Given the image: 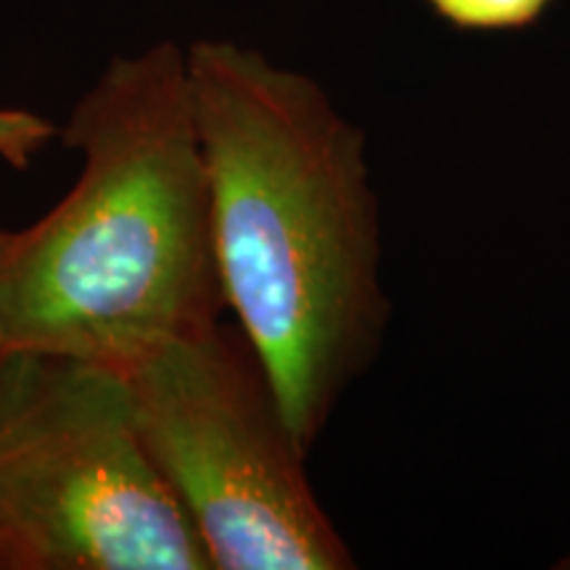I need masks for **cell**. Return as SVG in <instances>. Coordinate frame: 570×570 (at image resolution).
Masks as SVG:
<instances>
[{
	"label": "cell",
	"instance_id": "obj_1",
	"mask_svg": "<svg viewBox=\"0 0 570 570\" xmlns=\"http://www.w3.org/2000/svg\"><path fill=\"white\" fill-rule=\"evenodd\" d=\"M185 59L225 304L309 454L389 315L365 135L254 48L196 40Z\"/></svg>",
	"mask_w": 570,
	"mask_h": 570
},
{
	"label": "cell",
	"instance_id": "obj_2",
	"mask_svg": "<svg viewBox=\"0 0 570 570\" xmlns=\"http://www.w3.org/2000/svg\"><path fill=\"white\" fill-rule=\"evenodd\" d=\"M59 135L82 169L46 217L0 233V354L119 367L219 323L227 304L183 48L114 56Z\"/></svg>",
	"mask_w": 570,
	"mask_h": 570
},
{
	"label": "cell",
	"instance_id": "obj_3",
	"mask_svg": "<svg viewBox=\"0 0 570 570\" xmlns=\"http://www.w3.org/2000/svg\"><path fill=\"white\" fill-rule=\"evenodd\" d=\"M114 370L135 433L214 570L354 568L240 327L214 323Z\"/></svg>",
	"mask_w": 570,
	"mask_h": 570
},
{
	"label": "cell",
	"instance_id": "obj_4",
	"mask_svg": "<svg viewBox=\"0 0 570 570\" xmlns=\"http://www.w3.org/2000/svg\"><path fill=\"white\" fill-rule=\"evenodd\" d=\"M0 570H214L114 367L0 354Z\"/></svg>",
	"mask_w": 570,
	"mask_h": 570
},
{
	"label": "cell",
	"instance_id": "obj_5",
	"mask_svg": "<svg viewBox=\"0 0 570 570\" xmlns=\"http://www.w3.org/2000/svg\"><path fill=\"white\" fill-rule=\"evenodd\" d=\"M446 24L468 32L525 30L544 17L554 0H425Z\"/></svg>",
	"mask_w": 570,
	"mask_h": 570
},
{
	"label": "cell",
	"instance_id": "obj_6",
	"mask_svg": "<svg viewBox=\"0 0 570 570\" xmlns=\"http://www.w3.org/2000/svg\"><path fill=\"white\" fill-rule=\"evenodd\" d=\"M51 138H56V127L40 114L0 109V161H6L9 167H30L32 156Z\"/></svg>",
	"mask_w": 570,
	"mask_h": 570
}]
</instances>
